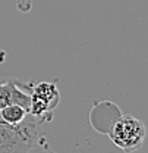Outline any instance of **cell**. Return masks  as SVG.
Segmentation results:
<instances>
[{"instance_id": "2", "label": "cell", "mask_w": 148, "mask_h": 153, "mask_svg": "<svg viewBox=\"0 0 148 153\" xmlns=\"http://www.w3.org/2000/svg\"><path fill=\"white\" fill-rule=\"evenodd\" d=\"M107 133L114 146L125 153H132L141 149L147 131L142 121L132 115H123L114 121Z\"/></svg>"}, {"instance_id": "1", "label": "cell", "mask_w": 148, "mask_h": 153, "mask_svg": "<svg viewBox=\"0 0 148 153\" xmlns=\"http://www.w3.org/2000/svg\"><path fill=\"white\" fill-rule=\"evenodd\" d=\"M38 125L40 121L31 114L19 124L0 118V153H29L38 144Z\"/></svg>"}, {"instance_id": "4", "label": "cell", "mask_w": 148, "mask_h": 153, "mask_svg": "<svg viewBox=\"0 0 148 153\" xmlns=\"http://www.w3.org/2000/svg\"><path fill=\"white\" fill-rule=\"evenodd\" d=\"M32 84L0 78V109L7 105H19L29 112V91Z\"/></svg>"}, {"instance_id": "3", "label": "cell", "mask_w": 148, "mask_h": 153, "mask_svg": "<svg viewBox=\"0 0 148 153\" xmlns=\"http://www.w3.org/2000/svg\"><path fill=\"white\" fill-rule=\"evenodd\" d=\"M60 102V93L56 82L41 81L32 84L29 91V112L35 116L40 124L49 122L53 118V112Z\"/></svg>"}, {"instance_id": "6", "label": "cell", "mask_w": 148, "mask_h": 153, "mask_svg": "<svg viewBox=\"0 0 148 153\" xmlns=\"http://www.w3.org/2000/svg\"><path fill=\"white\" fill-rule=\"evenodd\" d=\"M3 56H4V53H3V52H0V62L3 60Z\"/></svg>"}, {"instance_id": "5", "label": "cell", "mask_w": 148, "mask_h": 153, "mask_svg": "<svg viewBox=\"0 0 148 153\" xmlns=\"http://www.w3.org/2000/svg\"><path fill=\"white\" fill-rule=\"evenodd\" d=\"M27 111L19 105H7L0 109V118L9 124H19L27 116Z\"/></svg>"}]
</instances>
